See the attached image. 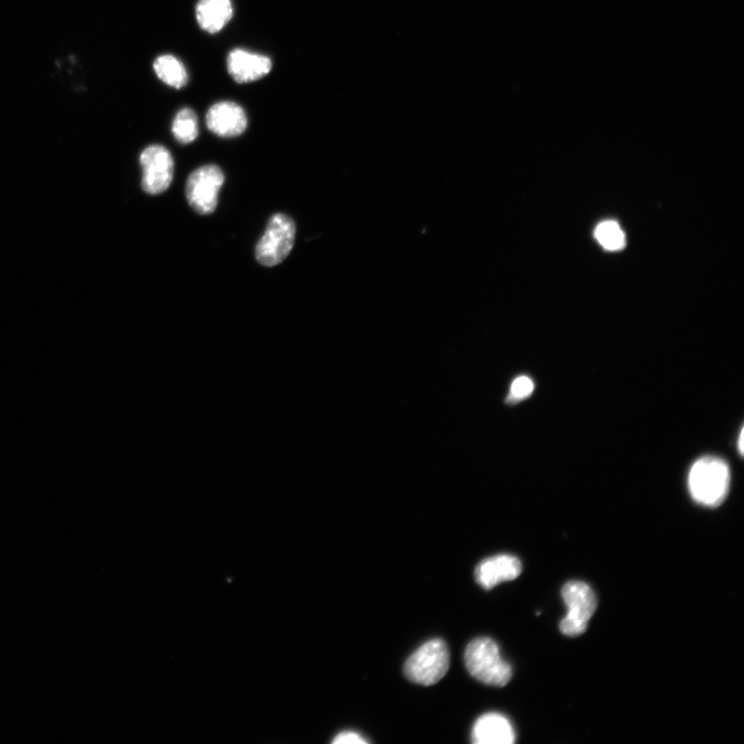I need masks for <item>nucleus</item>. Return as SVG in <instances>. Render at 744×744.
I'll use <instances>...</instances> for the list:
<instances>
[{"instance_id": "nucleus-4", "label": "nucleus", "mask_w": 744, "mask_h": 744, "mask_svg": "<svg viewBox=\"0 0 744 744\" xmlns=\"http://www.w3.org/2000/svg\"><path fill=\"white\" fill-rule=\"evenodd\" d=\"M450 667V653L446 642L432 639L420 646L408 659L405 675L415 684L432 686L438 684Z\"/></svg>"}, {"instance_id": "nucleus-7", "label": "nucleus", "mask_w": 744, "mask_h": 744, "mask_svg": "<svg viewBox=\"0 0 744 744\" xmlns=\"http://www.w3.org/2000/svg\"><path fill=\"white\" fill-rule=\"evenodd\" d=\"M143 170L142 189L151 196L167 192L174 178V160L168 148L151 145L140 155Z\"/></svg>"}, {"instance_id": "nucleus-5", "label": "nucleus", "mask_w": 744, "mask_h": 744, "mask_svg": "<svg viewBox=\"0 0 744 744\" xmlns=\"http://www.w3.org/2000/svg\"><path fill=\"white\" fill-rule=\"evenodd\" d=\"M225 180L224 171L217 165H205L196 169L186 180V200L198 214L213 213L219 204V195Z\"/></svg>"}, {"instance_id": "nucleus-17", "label": "nucleus", "mask_w": 744, "mask_h": 744, "mask_svg": "<svg viewBox=\"0 0 744 744\" xmlns=\"http://www.w3.org/2000/svg\"><path fill=\"white\" fill-rule=\"evenodd\" d=\"M367 742V740L355 732L340 733L333 740L335 744H366Z\"/></svg>"}, {"instance_id": "nucleus-2", "label": "nucleus", "mask_w": 744, "mask_h": 744, "mask_svg": "<svg viewBox=\"0 0 744 744\" xmlns=\"http://www.w3.org/2000/svg\"><path fill=\"white\" fill-rule=\"evenodd\" d=\"M464 662L470 674L485 685L502 688L512 678V667L502 658L499 645L488 637L468 645Z\"/></svg>"}, {"instance_id": "nucleus-3", "label": "nucleus", "mask_w": 744, "mask_h": 744, "mask_svg": "<svg viewBox=\"0 0 744 744\" xmlns=\"http://www.w3.org/2000/svg\"><path fill=\"white\" fill-rule=\"evenodd\" d=\"M297 228L291 216L276 213L256 246V259L265 267L283 263L293 251Z\"/></svg>"}, {"instance_id": "nucleus-10", "label": "nucleus", "mask_w": 744, "mask_h": 744, "mask_svg": "<svg viewBox=\"0 0 744 744\" xmlns=\"http://www.w3.org/2000/svg\"><path fill=\"white\" fill-rule=\"evenodd\" d=\"M227 67L236 82L250 83L267 76L272 70V61L262 54L235 49L228 56Z\"/></svg>"}, {"instance_id": "nucleus-11", "label": "nucleus", "mask_w": 744, "mask_h": 744, "mask_svg": "<svg viewBox=\"0 0 744 744\" xmlns=\"http://www.w3.org/2000/svg\"><path fill=\"white\" fill-rule=\"evenodd\" d=\"M514 729L500 713H486L474 725L472 740L476 744H511L515 742Z\"/></svg>"}, {"instance_id": "nucleus-6", "label": "nucleus", "mask_w": 744, "mask_h": 744, "mask_svg": "<svg viewBox=\"0 0 744 744\" xmlns=\"http://www.w3.org/2000/svg\"><path fill=\"white\" fill-rule=\"evenodd\" d=\"M563 598L569 610L560 626L562 633L570 637L582 635L597 609L593 589L584 582L571 581L563 588Z\"/></svg>"}, {"instance_id": "nucleus-9", "label": "nucleus", "mask_w": 744, "mask_h": 744, "mask_svg": "<svg viewBox=\"0 0 744 744\" xmlns=\"http://www.w3.org/2000/svg\"><path fill=\"white\" fill-rule=\"evenodd\" d=\"M522 572L521 562L517 557L500 554L486 558L475 570L476 581L486 591L502 582L515 580Z\"/></svg>"}, {"instance_id": "nucleus-13", "label": "nucleus", "mask_w": 744, "mask_h": 744, "mask_svg": "<svg viewBox=\"0 0 744 744\" xmlns=\"http://www.w3.org/2000/svg\"><path fill=\"white\" fill-rule=\"evenodd\" d=\"M153 70L165 84L176 89L184 87L189 81L182 62L173 55L159 56L154 60Z\"/></svg>"}, {"instance_id": "nucleus-15", "label": "nucleus", "mask_w": 744, "mask_h": 744, "mask_svg": "<svg viewBox=\"0 0 744 744\" xmlns=\"http://www.w3.org/2000/svg\"><path fill=\"white\" fill-rule=\"evenodd\" d=\"M596 237L607 250H620L625 244V235L619 226L613 222H606L598 226Z\"/></svg>"}, {"instance_id": "nucleus-18", "label": "nucleus", "mask_w": 744, "mask_h": 744, "mask_svg": "<svg viewBox=\"0 0 744 744\" xmlns=\"http://www.w3.org/2000/svg\"><path fill=\"white\" fill-rule=\"evenodd\" d=\"M743 440H744L743 439V430H741L740 437H739V450H740V453L741 454H743V447H744Z\"/></svg>"}, {"instance_id": "nucleus-14", "label": "nucleus", "mask_w": 744, "mask_h": 744, "mask_svg": "<svg viewBox=\"0 0 744 744\" xmlns=\"http://www.w3.org/2000/svg\"><path fill=\"white\" fill-rule=\"evenodd\" d=\"M174 138L181 144L193 143L199 136V124L196 113L190 108L181 109L172 124Z\"/></svg>"}, {"instance_id": "nucleus-8", "label": "nucleus", "mask_w": 744, "mask_h": 744, "mask_svg": "<svg viewBox=\"0 0 744 744\" xmlns=\"http://www.w3.org/2000/svg\"><path fill=\"white\" fill-rule=\"evenodd\" d=\"M206 123L211 133L227 139L239 137L248 126L243 108L230 101L219 102L210 107Z\"/></svg>"}, {"instance_id": "nucleus-16", "label": "nucleus", "mask_w": 744, "mask_h": 744, "mask_svg": "<svg viewBox=\"0 0 744 744\" xmlns=\"http://www.w3.org/2000/svg\"><path fill=\"white\" fill-rule=\"evenodd\" d=\"M535 385L532 379L526 376L515 379L511 385L509 400L517 402L532 395Z\"/></svg>"}, {"instance_id": "nucleus-12", "label": "nucleus", "mask_w": 744, "mask_h": 744, "mask_svg": "<svg viewBox=\"0 0 744 744\" xmlns=\"http://www.w3.org/2000/svg\"><path fill=\"white\" fill-rule=\"evenodd\" d=\"M231 0H199L196 16L200 27L209 34H217L233 17Z\"/></svg>"}, {"instance_id": "nucleus-1", "label": "nucleus", "mask_w": 744, "mask_h": 744, "mask_svg": "<svg viewBox=\"0 0 744 744\" xmlns=\"http://www.w3.org/2000/svg\"><path fill=\"white\" fill-rule=\"evenodd\" d=\"M730 470L718 457L707 456L693 465L689 475V488L693 499L700 505H721L729 491Z\"/></svg>"}]
</instances>
